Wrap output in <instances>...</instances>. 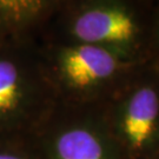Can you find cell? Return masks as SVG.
Returning <instances> with one entry per match:
<instances>
[{"instance_id": "obj_1", "label": "cell", "mask_w": 159, "mask_h": 159, "mask_svg": "<svg viewBox=\"0 0 159 159\" xmlns=\"http://www.w3.org/2000/svg\"><path fill=\"white\" fill-rule=\"evenodd\" d=\"M153 2L61 0L39 40L99 46L131 63L150 57Z\"/></svg>"}, {"instance_id": "obj_2", "label": "cell", "mask_w": 159, "mask_h": 159, "mask_svg": "<svg viewBox=\"0 0 159 159\" xmlns=\"http://www.w3.org/2000/svg\"><path fill=\"white\" fill-rule=\"evenodd\" d=\"M39 44L48 81L72 96L87 97L107 90L138 65L99 46L41 40Z\"/></svg>"}, {"instance_id": "obj_3", "label": "cell", "mask_w": 159, "mask_h": 159, "mask_svg": "<svg viewBox=\"0 0 159 159\" xmlns=\"http://www.w3.org/2000/svg\"><path fill=\"white\" fill-rule=\"evenodd\" d=\"M46 81L39 39L0 38V121L34 105Z\"/></svg>"}, {"instance_id": "obj_4", "label": "cell", "mask_w": 159, "mask_h": 159, "mask_svg": "<svg viewBox=\"0 0 159 159\" xmlns=\"http://www.w3.org/2000/svg\"><path fill=\"white\" fill-rule=\"evenodd\" d=\"M121 127L131 148H142L159 120V84L157 79L138 80L120 102Z\"/></svg>"}, {"instance_id": "obj_5", "label": "cell", "mask_w": 159, "mask_h": 159, "mask_svg": "<svg viewBox=\"0 0 159 159\" xmlns=\"http://www.w3.org/2000/svg\"><path fill=\"white\" fill-rule=\"evenodd\" d=\"M61 0H0V38L39 39Z\"/></svg>"}, {"instance_id": "obj_6", "label": "cell", "mask_w": 159, "mask_h": 159, "mask_svg": "<svg viewBox=\"0 0 159 159\" xmlns=\"http://www.w3.org/2000/svg\"><path fill=\"white\" fill-rule=\"evenodd\" d=\"M56 152L58 159H106L99 138L83 127L64 132L56 143Z\"/></svg>"}, {"instance_id": "obj_7", "label": "cell", "mask_w": 159, "mask_h": 159, "mask_svg": "<svg viewBox=\"0 0 159 159\" xmlns=\"http://www.w3.org/2000/svg\"><path fill=\"white\" fill-rule=\"evenodd\" d=\"M159 57V1L156 2L151 29V44H150V57Z\"/></svg>"}, {"instance_id": "obj_8", "label": "cell", "mask_w": 159, "mask_h": 159, "mask_svg": "<svg viewBox=\"0 0 159 159\" xmlns=\"http://www.w3.org/2000/svg\"><path fill=\"white\" fill-rule=\"evenodd\" d=\"M0 159H21V158L10 153H0Z\"/></svg>"}, {"instance_id": "obj_9", "label": "cell", "mask_w": 159, "mask_h": 159, "mask_svg": "<svg viewBox=\"0 0 159 159\" xmlns=\"http://www.w3.org/2000/svg\"><path fill=\"white\" fill-rule=\"evenodd\" d=\"M148 1H150V2H153V4H156L157 1H159V0H148Z\"/></svg>"}]
</instances>
